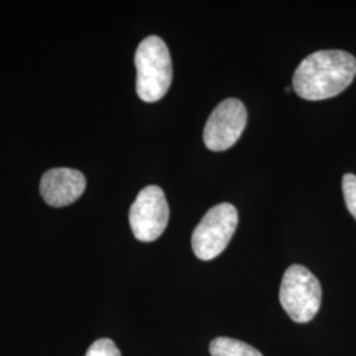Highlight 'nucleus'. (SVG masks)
<instances>
[{"label": "nucleus", "mask_w": 356, "mask_h": 356, "mask_svg": "<svg viewBox=\"0 0 356 356\" xmlns=\"http://www.w3.org/2000/svg\"><path fill=\"white\" fill-rule=\"evenodd\" d=\"M356 76V58L344 51L312 53L297 66L293 89L306 101H323L339 95Z\"/></svg>", "instance_id": "1"}, {"label": "nucleus", "mask_w": 356, "mask_h": 356, "mask_svg": "<svg viewBox=\"0 0 356 356\" xmlns=\"http://www.w3.org/2000/svg\"><path fill=\"white\" fill-rule=\"evenodd\" d=\"M136 92L141 101H160L170 88L173 66L165 41L159 36H148L135 53Z\"/></svg>", "instance_id": "2"}, {"label": "nucleus", "mask_w": 356, "mask_h": 356, "mask_svg": "<svg viewBox=\"0 0 356 356\" xmlns=\"http://www.w3.org/2000/svg\"><path fill=\"white\" fill-rule=\"evenodd\" d=\"M322 301L318 279L304 266L293 264L281 281L280 302L297 323H307L316 317Z\"/></svg>", "instance_id": "3"}, {"label": "nucleus", "mask_w": 356, "mask_h": 356, "mask_svg": "<svg viewBox=\"0 0 356 356\" xmlns=\"http://www.w3.org/2000/svg\"><path fill=\"white\" fill-rule=\"evenodd\" d=\"M238 211L231 204L211 207L191 235V247L201 260H213L222 254L238 226Z\"/></svg>", "instance_id": "4"}, {"label": "nucleus", "mask_w": 356, "mask_h": 356, "mask_svg": "<svg viewBox=\"0 0 356 356\" xmlns=\"http://www.w3.org/2000/svg\"><path fill=\"white\" fill-rule=\"evenodd\" d=\"M168 222L169 206L163 189L156 185L144 188L129 209V225L135 238L154 242L165 231Z\"/></svg>", "instance_id": "5"}, {"label": "nucleus", "mask_w": 356, "mask_h": 356, "mask_svg": "<svg viewBox=\"0 0 356 356\" xmlns=\"http://www.w3.org/2000/svg\"><path fill=\"white\" fill-rule=\"evenodd\" d=\"M247 126V110L242 101L229 98L219 103L204 129V145L214 152L226 151L241 139Z\"/></svg>", "instance_id": "6"}, {"label": "nucleus", "mask_w": 356, "mask_h": 356, "mask_svg": "<svg viewBox=\"0 0 356 356\" xmlns=\"http://www.w3.org/2000/svg\"><path fill=\"white\" fill-rule=\"evenodd\" d=\"M86 189V178L76 169L54 168L48 170L40 182L44 201L53 207L76 202Z\"/></svg>", "instance_id": "7"}, {"label": "nucleus", "mask_w": 356, "mask_h": 356, "mask_svg": "<svg viewBox=\"0 0 356 356\" xmlns=\"http://www.w3.org/2000/svg\"><path fill=\"white\" fill-rule=\"evenodd\" d=\"M211 356H263L260 351L242 341L218 337L210 343Z\"/></svg>", "instance_id": "8"}, {"label": "nucleus", "mask_w": 356, "mask_h": 356, "mask_svg": "<svg viewBox=\"0 0 356 356\" xmlns=\"http://www.w3.org/2000/svg\"><path fill=\"white\" fill-rule=\"evenodd\" d=\"M342 191H343L344 202L347 210L356 219V176L353 173L344 175L342 179Z\"/></svg>", "instance_id": "9"}, {"label": "nucleus", "mask_w": 356, "mask_h": 356, "mask_svg": "<svg viewBox=\"0 0 356 356\" xmlns=\"http://www.w3.org/2000/svg\"><path fill=\"white\" fill-rule=\"evenodd\" d=\"M86 356H122V354L111 339L103 338L90 346Z\"/></svg>", "instance_id": "10"}]
</instances>
